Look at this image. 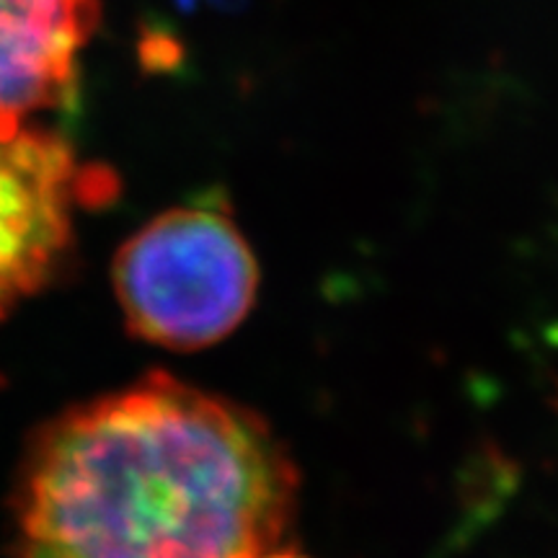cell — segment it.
Here are the masks:
<instances>
[{
  "mask_svg": "<svg viewBox=\"0 0 558 558\" xmlns=\"http://www.w3.org/2000/svg\"><path fill=\"white\" fill-rule=\"evenodd\" d=\"M295 499V465L259 416L156 373L37 439L24 556L251 558L277 548Z\"/></svg>",
  "mask_w": 558,
  "mask_h": 558,
  "instance_id": "1",
  "label": "cell"
},
{
  "mask_svg": "<svg viewBox=\"0 0 558 558\" xmlns=\"http://www.w3.org/2000/svg\"><path fill=\"white\" fill-rule=\"evenodd\" d=\"M256 290L254 251L213 207L158 215L114 259V292L130 331L177 352L213 347L239 329Z\"/></svg>",
  "mask_w": 558,
  "mask_h": 558,
  "instance_id": "2",
  "label": "cell"
},
{
  "mask_svg": "<svg viewBox=\"0 0 558 558\" xmlns=\"http://www.w3.org/2000/svg\"><path fill=\"white\" fill-rule=\"evenodd\" d=\"M114 192V177L81 163L54 132L26 124L0 135V316L54 275L78 209Z\"/></svg>",
  "mask_w": 558,
  "mask_h": 558,
  "instance_id": "3",
  "label": "cell"
},
{
  "mask_svg": "<svg viewBox=\"0 0 558 558\" xmlns=\"http://www.w3.org/2000/svg\"><path fill=\"white\" fill-rule=\"evenodd\" d=\"M99 0H0V135L70 99Z\"/></svg>",
  "mask_w": 558,
  "mask_h": 558,
  "instance_id": "4",
  "label": "cell"
},
{
  "mask_svg": "<svg viewBox=\"0 0 558 558\" xmlns=\"http://www.w3.org/2000/svg\"><path fill=\"white\" fill-rule=\"evenodd\" d=\"M251 558H303V556L290 554V550H277V548H269V550H264V554H256V556H251Z\"/></svg>",
  "mask_w": 558,
  "mask_h": 558,
  "instance_id": "5",
  "label": "cell"
}]
</instances>
